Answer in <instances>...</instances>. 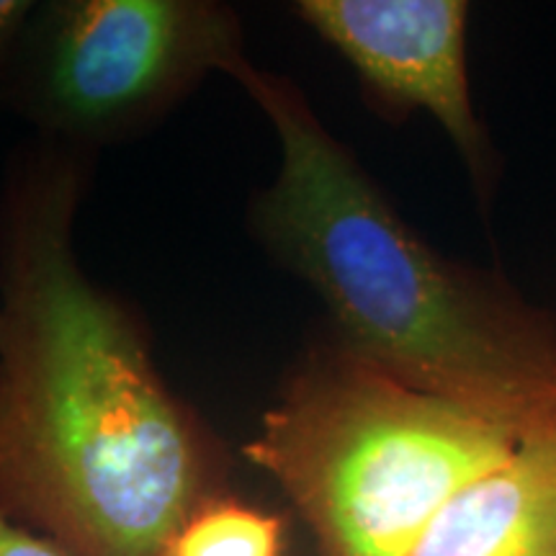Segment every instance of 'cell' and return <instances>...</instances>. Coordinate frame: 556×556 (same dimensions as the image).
<instances>
[{"label":"cell","instance_id":"obj_1","mask_svg":"<svg viewBox=\"0 0 556 556\" xmlns=\"http://www.w3.org/2000/svg\"><path fill=\"white\" fill-rule=\"evenodd\" d=\"M78 160L34 155L0 208V516L65 556H168L219 497V446L137 317L83 270Z\"/></svg>","mask_w":556,"mask_h":556},{"label":"cell","instance_id":"obj_2","mask_svg":"<svg viewBox=\"0 0 556 556\" xmlns=\"http://www.w3.org/2000/svg\"><path fill=\"white\" fill-rule=\"evenodd\" d=\"M229 78L281 155L253 208L258 238L317 291L336 340L520 441L556 430V319L422 240L289 78L248 58Z\"/></svg>","mask_w":556,"mask_h":556},{"label":"cell","instance_id":"obj_3","mask_svg":"<svg viewBox=\"0 0 556 556\" xmlns=\"http://www.w3.org/2000/svg\"><path fill=\"white\" fill-rule=\"evenodd\" d=\"M518 443L330 340L296 366L242 454L287 492L319 556H407Z\"/></svg>","mask_w":556,"mask_h":556},{"label":"cell","instance_id":"obj_4","mask_svg":"<svg viewBox=\"0 0 556 556\" xmlns=\"http://www.w3.org/2000/svg\"><path fill=\"white\" fill-rule=\"evenodd\" d=\"M41 31L34 111L78 139L135 131L248 58L238 13L208 0H70Z\"/></svg>","mask_w":556,"mask_h":556},{"label":"cell","instance_id":"obj_5","mask_svg":"<svg viewBox=\"0 0 556 556\" xmlns=\"http://www.w3.org/2000/svg\"><path fill=\"white\" fill-rule=\"evenodd\" d=\"M294 13L343 54L389 109L426 111L446 131L477 189L492 180L490 137L469 86L464 0H299Z\"/></svg>","mask_w":556,"mask_h":556},{"label":"cell","instance_id":"obj_6","mask_svg":"<svg viewBox=\"0 0 556 556\" xmlns=\"http://www.w3.org/2000/svg\"><path fill=\"white\" fill-rule=\"evenodd\" d=\"M407 556H556V430L464 486Z\"/></svg>","mask_w":556,"mask_h":556},{"label":"cell","instance_id":"obj_7","mask_svg":"<svg viewBox=\"0 0 556 556\" xmlns=\"http://www.w3.org/2000/svg\"><path fill=\"white\" fill-rule=\"evenodd\" d=\"M283 520L225 495L208 500L186 520L168 556H281Z\"/></svg>","mask_w":556,"mask_h":556},{"label":"cell","instance_id":"obj_8","mask_svg":"<svg viewBox=\"0 0 556 556\" xmlns=\"http://www.w3.org/2000/svg\"><path fill=\"white\" fill-rule=\"evenodd\" d=\"M0 556H65L58 546L0 516Z\"/></svg>","mask_w":556,"mask_h":556},{"label":"cell","instance_id":"obj_9","mask_svg":"<svg viewBox=\"0 0 556 556\" xmlns=\"http://www.w3.org/2000/svg\"><path fill=\"white\" fill-rule=\"evenodd\" d=\"M31 9L29 0H0V67L9 60L26 18L31 16Z\"/></svg>","mask_w":556,"mask_h":556}]
</instances>
